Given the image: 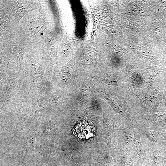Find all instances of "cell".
Segmentation results:
<instances>
[{"label":"cell","mask_w":166,"mask_h":166,"mask_svg":"<svg viewBox=\"0 0 166 166\" xmlns=\"http://www.w3.org/2000/svg\"><path fill=\"white\" fill-rule=\"evenodd\" d=\"M165 137V140H166V136H165V137Z\"/></svg>","instance_id":"5"},{"label":"cell","mask_w":166,"mask_h":166,"mask_svg":"<svg viewBox=\"0 0 166 166\" xmlns=\"http://www.w3.org/2000/svg\"><path fill=\"white\" fill-rule=\"evenodd\" d=\"M163 157L162 152L158 149H156L153 152V158L154 160L156 163L161 160Z\"/></svg>","instance_id":"3"},{"label":"cell","mask_w":166,"mask_h":166,"mask_svg":"<svg viewBox=\"0 0 166 166\" xmlns=\"http://www.w3.org/2000/svg\"><path fill=\"white\" fill-rule=\"evenodd\" d=\"M161 98L160 93L157 90L154 91L144 97V101L148 104H157Z\"/></svg>","instance_id":"1"},{"label":"cell","mask_w":166,"mask_h":166,"mask_svg":"<svg viewBox=\"0 0 166 166\" xmlns=\"http://www.w3.org/2000/svg\"><path fill=\"white\" fill-rule=\"evenodd\" d=\"M146 135L151 141L153 142H157V136L154 132L151 130L148 131L146 132Z\"/></svg>","instance_id":"4"},{"label":"cell","mask_w":166,"mask_h":166,"mask_svg":"<svg viewBox=\"0 0 166 166\" xmlns=\"http://www.w3.org/2000/svg\"><path fill=\"white\" fill-rule=\"evenodd\" d=\"M127 140L130 144L138 153L141 154L143 151L140 145V144L136 139L134 137L131 136L129 132H127Z\"/></svg>","instance_id":"2"}]
</instances>
